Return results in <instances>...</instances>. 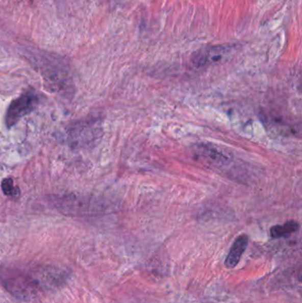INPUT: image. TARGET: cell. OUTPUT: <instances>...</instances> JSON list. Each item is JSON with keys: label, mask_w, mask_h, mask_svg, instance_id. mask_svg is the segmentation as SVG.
I'll return each instance as SVG.
<instances>
[{"label": "cell", "mask_w": 302, "mask_h": 303, "mask_svg": "<svg viewBox=\"0 0 302 303\" xmlns=\"http://www.w3.org/2000/svg\"><path fill=\"white\" fill-rule=\"evenodd\" d=\"M248 244V237L246 235H240L236 239L229 252L228 256L225 260V265L227 268L232 269L239 263L243 252Z\"/></svg>", "instance_id": "4"}, {"label": "cell", "mask_w": 302, "mask_h": 303, "mask_svg": "<svg viewBox=\"0 0 302 303\" xmlns=\"http://www.w3.org/2000/svg\"><path fill=\"white\" fill-rule=\"evenodd\" d=\"M2 275V281L7 291L21 298L30 297L36 290L49 287L59 281V276L54 269H38L35 275L34 272L7 269Z\"/></svg>", "instance_id": "1"}, {"label": "cell", "mask_w": 302, "mask_h": 303, "mask_svg": "<svg viewBox=\"0 0 302 303\" xmlns=\"http://www.w3.org/2000/svg\"><path fill=\"white\" fill-rule=\"evenodd\" d=\"M299 229V224L296 221H289L283 225H275L270 229V235L274 239L283 238L286 236L290 235L292 233L298 232Z\"/></svg>", "instance_id": "5"}, {"label": "cell", "mask_w": 302, "mask_h": 303, "mask_svg": "<svg viewBox=\"0 0 302 303\" xmlns=\"http://www.w3.org/2000/svg\"><path fill=\"white\" fill-rule=\"evenodd\" d=\"M39 102L38 97L32 91L20 95L19 98L12 101L6 115V123L8 128L13 127L21 118L29 115L37 108Z\"/></svg>", "instance_id": "2"}, {"label": "cell", "mask_w": 302, "mask_h": 303, "mask_svg": "<svg viewBox=\"0 0 302 303\" xmlns=\"http://www.w3.org/2000/svg\"><path fill=\"white\" fill-rule=\"evenodd\" d=\"M2 190L7 196L18 197L20 195V189L14 186V181L12 179H5L2 182Z\"/></svg>", "instance_id": "6"}, {"label": "cell", "mask_w": 302, "mask_h": 303, "mask_svg": "<svg viewBox=\"0 0 302 303\" xmlns=\"http://www.w3.org/2000/svg\"><path fill=\"white\" fill-rule=\"evenodd\" d=\"M231 45H211L195 52L191 56V62L196 67H205L218 63L231 54Z\"/></svg>", "instance_id": "3"}]
</instances>
